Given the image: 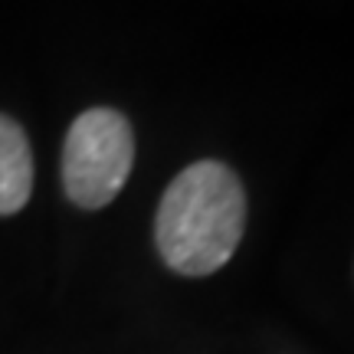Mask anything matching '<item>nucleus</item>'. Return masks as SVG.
<instances>
[{"label": "nucleus", "mask_w": 354, "mask_h": 354, "mask_svg": "<svg viewBox=\"0 0 354 354\" xmlns=\"http://www.w3.org/2000/svg\"><path fill=\"white\" fill-rule=\"evenodd\" d=\"M246 227L240 177L220 161H197L171 180L154 216L158 253L174 272L210 276L230 263Z\"/></svg>", "instance_id": "f257e3e1"}, {"label": "nucleus", "mask_w": 354, "mask_h": 354, "mask_svg": "<svg viewBox=\"0 0 354 354\" xmlns=\"http://www.w3.org/2000/svg\"><path fill=\"white\" fill-rule=\"evenodd\" d=\"M135 165V131L115 109H88L73 122L63 145L66 197L99 210L118 197Z\"/></svg>", "instance_id": "f03ea898"}, {"label": "nucleus", "mask_w": 354, "mask_h": 354, "mask_svg": "<svg viewBox=\"0 0 354 354\" xmlns=\"http://www.w3.org/2000/svg\"><path fill=\"white\" fill-rule=\"evenodd\" d=\"M33 190V154L26 131L13 118L0 115V214L24 210Z\"/></svg>", "instance_id": "7ed1b4c3"}]
</instances>
